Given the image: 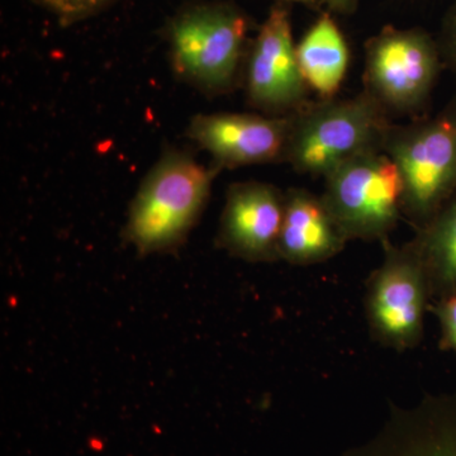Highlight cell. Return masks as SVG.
I'll return each mask as SVG.
<instances>
[{"instance_id":"16","label":"cell","mask_w":456,"mask_h":456,"mask_svg":"<svg viewBox=\"0 0 456 456\" xmlns=\"http://www.w3.org/2000/svg\"><path fill=\"white\" fill-rule=\"evenodd\" d=\"M428 311L439 320L440 349L456 354V293L434 301Z\"/></svg>"},{"instance_id":"11","label":"cell","mask_w":456,"mask_h":456,"mask_svg":"<svg viewBox=\"0 0 456 456\" xmlns=\"http://www.w3.org/2000/svg\"><path fill=\"white\" fill-rule=\"evenodd\" d=\"M347 242L322 194L305 188L285 191L279 260L290 265H316L340 254Z\"/></svg>"},{"instance_id":"1","label":"cell","mask_w":456,"mask_h":456,"mask_svg":"<svg viewBox=\"0 0 456 456\" xmlns=\"http://www.w3.org/2000/svg\"><path fill=\"white\" fill-rule=\"evenodd\" d=\"M220 171L198 163L185 150L167 146L128 207L123 241L140 256L178 253L202 217Z\"/></svg>"},{"instance_id":"3","label":"cell","mask_w":456,"mask_h":456,"mask_svg":"<svg viewBox=\"0 0 456 456\" xmlns=\"http://www.w3.org/2000/svg\"><path fill=\"white\" fill-rule=\"evenodd\" d=\"M392 117L365 90L318 99L292 116L284 163L302 175L325 178L336 167L383 150Z\"/></svg>"},{"instance_id":"5","label":"cell","mask_w":456,"mask_h":456,"mask_svg":"<svg viewBox=\"0 0 456 456\" xmlns=\"http://www.w3.org/2000/svg\"><path fill=\"white\" fill-rule=\"evenodd\" d=\"M425 29L386 27L365 45L364 90L389 116H424L444 68Z\"/></svg>"},{"instance_id":"6","label":"cell","mask_w":456,"mask_h":456,"mask_svg":"<svg viewBox=\"0 0 456 456\" xmlns=\"http://www.w3.org/2000/svg\"><path fill=\"white\" fill-rule=\"evenodd\" d=\"M323 179V200L349 241L389 240L403 215V182L383 150L356 156Z\"/></svg>"},{"instance_id":"15","label":"cell","mask_w":456,"mask_h":456,"mask_svg":"<svg viewBox=\"0 0 456 456\" xmlns=\"http://www.w3.org/2000/svg\"><path fill=\"white\" fill-rule=\"evenodd\" d=\"M62 26H71L95 16L116 0H33Z\"/></svg>"},{"instance_id":"9","label":"cell","mask_w":456,"mask_h":456,"mask_svg":"<svg viewBox=\"0 0 456 456\" xmlns=\"http://www.w3.org/2000/svg\"><path fill=\"white\" fill-rule=\"evenodd\" d=\"M290 117L254 113L197 114L187 136L211 156L217 169L284 163Z\"/></svg>"},{"instance_id":"7","label":"cell","mask_w":456,"mask_h":456,"mask_svg":"<svg viewBox=\"0 0 456 456\" xmlns=\"http://www.w3.org/2000/svg\"><path fill=\"white\" fill-rule=\"evenodd\" d=\"M382 264L367 283L365 314L371 338L395 351L415 349L424 338L430 283L412 242H383Z\"/></svg>"},{"instance_id":"20","label":"cell","mask_w":456,"mask_h":456,"mask_svg":"<svg viewBox=\"0 0 456 456\" xmlns=\"http://www.w3.org/2000/svg\"><path fill=\"white\" fill-rule=\"evenodd\" d=\"M322 2L323 5H327V7H329L330 2H331V0H322Z\"/></svg>"},{"instance_id":"13","label":"cell","mask_w":456,"mask_h":456,"mask_svg":"<svg viewBox=\"0 0 456 456\" xmlns=\"http://www.w3.org/2000/svg\"><path fill=\"white\" fill-rule=\"evenodd\" d=\"M382 456H456V395L417 411L395 431Z\"/></svg>"},{"instance_id":"8","label":"cell","mask_w":456,"mask_h":456,"mask_svg":"<svg viewBox=\"0 0 456 456\" xmlns=\"http://www.w3.org/2000/svg\"><path fill=\"white\" fill-rule=\"evenodd\" d=\"M241 86L248 106L265 116H294L310 103L287 3L273 5L250 41Z\"/></svg>"},{"instance_id":"4","label":"cell","mask_w":456,"mask_h":456,"mask_svg":"<svg viewBox=\"0 0 456 456\" xmlns=\"http://www.w3.org/2000/svg\"><path fill=\"white\" fill-rule=\"evenodd\" d=\"M383 151L403 182V215L419 230L456 194V99L436 116L392 125Z\"/></svg>"},{"instance_id":"14","label":"cell","mask_w":456,"mask_h":456,"mask_svg":"<svg viewBox=\"0 0 456 456\" xmlns=\"http://www.w3.org/2000/svg\"><path fill=\"white\" fill-rule=\"evenodd\" d=\"M424 264L432 301L456 293V194L412 240Z\"/></svg>"},{"instance_id":"17","label":"cell","mask_w":456,"mask_h":456,"mask_svg":"<svg viewBox=\"0 0 456 456\" xmlns=\"http://www.w3.org/2000/svg\"><path fill=\"white\" fill-rule=\"evenodd\" d=\"M439 46L444 65L452 70L456 80V0L444 20Z\"/></svg>"},{"instance_id":"18","label":"cell","mask_w":456,"mask_h":456,"mask_svg":"<svg viewBox=\"0 0 456 456\" xmlns=\"http://www.w3.org/2000/svg\"><path fill=\"white\" fill-rule=\"evenodd\" d=\"M359 0H331L329 9L335 13L350 14L358 7Z\"/></svg>"},{"instance_id":"19","label":"cell","mask_w":456,"mask_h":456,"mask_svg":"<svg viewBox=\"0 0 456 456\" xmlns=\"http://www.w3.org/2000/svg\"><path fill=\"white\" fill-rule=\"evenodd\" d=\"M284 3H296V4L305 5V7L318 11L323 5L322 0H279Z\"/></svg>"},{"instance_id":"10","label":"cell","mask_w":456,"mask_h":456,"mask_svg":"<svg viewBox=\"0 0 456 456\" xmlns=\"http://www.w3.org/2000/svg\"><path fill=\"white\" fill-rule=\"evenodd\" d=\"M284 203L285 191L270 183L248 180L230 185L216 246L248 263L279 261Z\"/></svg>"},{"instance_id":"12","label":"cell","mask_w":456,"mask_h":456,"mask_svg":"<svg viewBox=\"0 0 456 456\" xmlns=\"http://www.w3.org/2000/svg\"><path fill=\"white\" fill-rule=\"evenodd\" d=\"M303 79L318 99L338 97L350 66V49L340 26L322 12L297 42Z\"/></svg>"},{"instance_id":"2","label":"cell","mask_w":456,"mask_h":456,"mask_svg":"<svg viewBox=\"0 0 456 456\" xmlns=\"http://www.w3.org/2000/svg\"><path fill=\"white\" fill-rule=\"evenodd\" d=\"M248 18L232 3L196 2L167 20L165 40L176 79L209 98L241 84L248 45Z\"/></svg>"}]
</instances>
